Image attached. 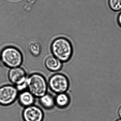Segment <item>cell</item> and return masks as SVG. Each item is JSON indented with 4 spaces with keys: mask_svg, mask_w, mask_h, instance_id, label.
Segmentation results:
<instances>
[{
    "mask_svg": "<svg viewBox=\"0 0 121 121\" xmlns=\"http://www.w3.org/2000/svg\"><path fill=\"white\" fill-rule=\"evenodd\" d=\"M51 51L52 55L63 63L69 61L72 56L73 49L71 42L67 39L60 37L52 43Z\"/></svg>",
    "mask_w": 121,
    "mask_h": 121,
    "instance_id": "obj_1",
    "label": "cell"
},
{
    "mask_svg": "<svg viewBox=\"0 0 121 121\" xmlns=\"http://www.w3.org/2000/svg\"><path fill=\"white\" fill-rule=\"evenodd\" d=\"M23 61L22 52L17 48L8 46L4 48L0 53V63L10 69L21 66Z\"/></svg>",
    "mask_w": 121,
    "mask_h": 121,
    "instance_id": "obj_2",
    "label": "cell"
},
{
    "mask_svg": "<svg viewBox=\"0 0 121 121\" xmlns=\"http://www.w3.org/2000/svg\"><path fill=\"white\" fill-rule=\"evenodd\" d=\"M27 89L36 98H39L47 93L48 82L45 77L39 73H33L28 76Z\"/></svg>",
    "mask_w": 121,
    "mask_h": 121,
    "instance_id": "obj_3",
    "label": "cell"
},
{
    "mask_svg": "<svg viewBox=\"0 0 121 121\" xmlns=\"http://www.w3.org/2000/svg\"><path fill=\"white\" fill-rule=\"evenodd\" d=\"M9 81L17 88L19 92L27 89V73L25 70L21 66L10 69L8 73Z\"/></svg>",
    "mask_w": 121,
    "mask_h": 121,
    "instance_id": "obj_4",
    "label": "cell"
},
{
    "mask_svg": "<svg viewBox=\"0 0 121 121\" xmlns=\"http://www.w3.org/2000/svg\"><path fill=\"white\" fill-rule=\"evenodd\" d=\"M49 89L56 94L66 92L70 86L68 77L63 73H57L52 75L48 81Z\"/></svg>",
    "mask_w": 121,
    "mask_h": 121,
    "instance_id": "obj_5",
    "label": "cell"
},
{
    "mask_svg": "<svg viewBox=\"0 0 121 121\" xmlns=\"http://www.w3.org/2000/svg\"><path fill=\"white\" fill-rule=\"evenodd\" d=\"M19 92L15 86L6 85L0 87V105L8 106L15 102Z\"/></svg>",
    "mask_w": 121,
    "mask_h": 121,
    "instance_id": "obj_6",
    "label": "cell"
},
{
    "mask_svg": "<svg viewBox=\"0 0 121 121\" xmlns=\"http://www.w3.org/2000/svg\"><path fill=\"white\" fill-rule=\"evenodd\" d=\"M22 117L24 121H43L44 113L40 107L34 104L24 108Z\"/></svg>",
    "mask_w": 121,
    "mask_h": 121,
    "instance_id": "obj_7",
    "label": "cell"
},
{
    "mask_svg": "<svg viewBox=\"0 0 121 121\" xmlns=\"http://www.w3.org/2000/svg\"><path fill=\"white\" fill-rule=\"evenodd\" d=\"M35 98L36 97L29 90H25L19 93L17 99L19 104L25 108L34 104Z\"/></svg>",
    "mask_w": 121,
    "mask_h": 121,
    "instance_id": "obj_8",
    "label": "cell"
},
{
    "mask_svg": "<svg viewBox=\"0 0 121 121\" xmlns=\"http://www.w3.org/2000/svg\"><path fill=\"white\" fill-rule=\"evenodd\" d=\"M63 63L53 56H48L44 61L45 67L49 71L56 72L60 70Z\"/></svg>",
    "mask_w": 121,
    "mask_h": 121,
    "instance_id": "obj_9",
    "label": "cell"
},
{
    "mask_svg": "<svg viewBox=\"0 0 121 121\" xmlns=\"http://www.w3.org/2000/svg\"><path fill=\"white\" fill-rule=\"evenodd\" d=\"M55 105L61 109L66 108L70 102V98L69 95L65 93L56 94L54 97Z\"/></svg>",
    "mask_w": 121,
    "mask_h": 121,
    "instance_id": "obj_10",
    "label": "cell"
},
{
    "mask_svg": "<svg viewBox=\"0 0 121 121\" xmlns=\"http://www.w3.org/2000/svg\"><path fill=\"white\" fill-rule=\"evenodd\" d=\"M39 102L41 106L46 110L51 109L55 105L54 97L47 93L39 98Z\"/></svg>",
    "mask_w": 121,
    "mask_h": 121,
    "instance_id": "obj_11",
    "label": "cell"
},
{
    "mask_svg": "<svg viewBox=\"0 0 121 121\" xmlns=\"http://www.w3.org/2000/svg\"><path fill=\"white\" fill-rule=\"evenodd\" d=\"M27 47L30 53L35 57H38L41 53V45L37 40L30 41L28 43Z\"/></svg>",
    "mask_w": 121,
    "mask_h": 121,
    "instance_id": "obj_12",
    "label": "cell"
},
{
    "mask_svg": "<svg viewBox=\"0 0 121 121\" xmlns=\"http://www.w3.org/2000/svg\"><path fill=\"white\" fill-rule=\"evenodd\" d=\"M109 7L112 11H121V0H108Z\"/></svg>",
    "mask_w": 121,
    "mask_h": 121,
    "instance_id": "obj_13",
    "label": "cell"
},
{
    "mask_svg": "<svg viewBox=\"0 0 121 121\" xmlns=\"http://www.w3.org/2000/svg\"><path fill=\"white\" fill-rule=\"evenodd\" d=\"M117 22L120 27H121V12L118 15L117 19Z\"/></svg>",
    "mask_w": 121,
    "mask_h": 121,
    "instance_id": "obj_14",
    "label": "cell"
},
{
    "mask_svg": "<svg viewBox=\"0 0 121 121\" xmlns=\"http://www.w3.org/2000/svg\"><path fill=\"white\" fill-rule=\"evenodd\" d=\"M118 115L121 119V106L119 108L118 111Z\"/></svg>",
    "mask_w": 121,
    "mask_h": 121,
    "instance_id": "obj_15",
    "label": "cell"
},
{
    "mask_svg": "<svg viewBox=\"0 0 121 121\" xmlns=\"http://www.w3.org/2000/svg\"><path fill=\"white\" fill-rule=\"evenodd\" d=\"M116 121H121V119H119L117 120Z\"/></svg>",
    "mask_w": 121,
    "mask_h": 121,
    "instance_id": "obj_16",
    "label": "cell"
}]
</instances>
